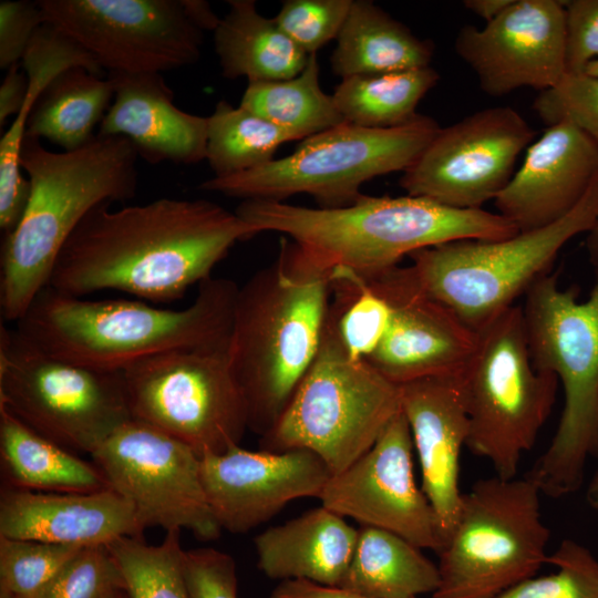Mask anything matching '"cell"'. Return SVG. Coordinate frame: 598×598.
<instances>
[{"label": "cell", "instance_id": "f6af8a7d", "mask_svg": "<svg viewBox=\"0 0 598 598\" xmlns=\"http://www.w3.org/2000/svg\"><path fill=\"white\" fill-rule=\"evenodd\" d=\"M269 598H371L340 587L323 586L307 580H283Z\"/></svg>", "mask_w": 598, "mask_h": 598}, {"label": "cell", "instance_id": "d6a6232c", "mask_svg": "<svg viewBox=\"0 0 598 598\" xmlns=\"http://www.w3.org/2000/svg\"><path fill=\"white\" fill-rule=\"evenodd\" d=\"M440 79L432 68L342 79L332 94L344 122L370 128L404 125Z\"/></svg>", "mask_w": 598, "mask_h": 598}, {"label": "cell", "instance_id": "30bf717a", "mask_svg": "<svg viewBox=\"0 0 598 598\" xmlns=\"http://www.w3.org/2000/svg\"><path fill=\"white\" fill-rule=\"evenodd\" d=\"M542 495L526 474L483 478L463 493L456 524L437 553L432 598H494L536 576L550 538Z\"/></svg>", "mask_w": 598, "mask_h": 598}, {"label": "cell", "instance_id": "7a4b0ae2", "mask_svg": "<svg viewBox=\"0 0 598 598\" xmlns=\"http://www.w3.org/2000/svg\"><path fill=\"white\" fill-rule=\"evenodd\" d=\"M235 213L257 235L281 234L280 249L302 272L328 277L342 268L367 278L424 248L466 239L498 240L519 231L498 213L457 209L410 195H362L339 208L246 199Z\"/></svg>", "mask_w": 598, "mask_h": 598}, {"label": "cell", "instance_id": "2e32d148", "mask_svg": "<svg viewBox=\"0 0 598 598\" xmlns=\"http://www.w3.org/2000/svg\"><path fill=\"white\" fill-rule=\"evenodd\" d=\"M535 131L513 107L476 111L439 130L403 172L400 186L410 196L457 209H481L495 200L513 176Z\"/></svg>", "mask_w": 598, "mask_h": 598}, {"label": "cell", "instance_id": "603a6c76", "mask_svg": "<svg viewBox=\"0 0 598 598\" xmlns=\"http://www.w3.org/2000/svg\"><path fill=\"white\" fill-rule=\"evenodd\" d=\"M131 503L112 488L96 492H35L2 486L0 536L94 546L143 533Z\"/></svg>", "mask_w": 598, "mask_h": 598}, {"label": "cell", "instance_id": "f5cc1de1", "mask_svg": "<svg viewBox=\"0 0 598 598\" xmlns=\"http://www.w3.org/2000/svg\"><path fill=\"white\" fill-rule=\"evenodd\" d=\"M123 598H128V597H127V595H126V596H125V597H123Z\"/></svg>", "mask_w": 598, "mask_h": 598}, {"label": "cell", "instance_id": "d4e9b609", "mask_svg": "<svg viewBox=\"0 0 598 598\" xmlns=\"http://www.w3.org/2000/svg\"><path fill=\"white\" fill-rule=\"evenodd\" d=\"M357 538V528L321 505L258 534L254 539L257 566L271 579L339 587Z\"/></svg>", "mask_w": 598, "mask_h": 598}, {"label": "cell", "instance_id": "60d3db41", "mask_svg": "<svg viewBox=\"0 0 598 598\" xmlns=\"http://www.w3.org/2000/svg\"><path fill=\"white\" fill-rule=\"evenodd\" d=\"M184 575L190 598H238L236 563L225 551L210 547L185 550Z\"/></svg>", "mask_w": 598, "mask_h": 598}, {"label": "cell", "instance_id": "8992f818", "mask_svg": "<svg viewBox=\"0 0 598 598\" xmlns=\"http://www.w3.org/2000/svg\"><path fill=\"white\" fill-rule=\"evenodd\" d=\"M527 346L536 369L553 373L564 391L550 444L526 473L553 498L580 489L587 462L598 458V276L585 300L548 274L525 295Z\"/></svg>", "mask_w": 598, "mask_h": 598}, {"label": "cell", "instance_id": "4fadbf2b", "mask_svg": "<svg viewBox=\"0 0 598 598\" xmlns=\"http://www.w3.org/2000/svg\"><path fill=\"white\" fill-rule=\"evenodd\" d=\"M122 374L132 416L182 441L200 457L239 446L249 430L228 347L159 353Z\"/></svg>", "mask_w": 598, "mask_h": 598}, {"label": "cell", "instance_id": "bcb514c9", "mask_svg": "<svg viewBox=\"0 0 598 598\" xmlns=\"http://www.w3.org/2000/svg\"><path fill=\"white\" fill-rule=\"evenodd\" d=\"M182 7L189 21L200 31H215L221 20L213 11L210 4L203 0H181Z\"/></svg>", "mask_w": 598, "mask_h": 598}, {"label": "cell", "instance_id": "4316f807", "mask_svg": "<svg viewBox=\"0 0 598 598\" xmlns=\"http://www.w3.org/2000/svg\"><path fill=\"white\" fill-rule=\"evenodd\" d=\"M434 47L368 0L352 1L331 55L342 79L431 66Z\"/></svg>", "mask_w": 598, "mask_h": 598}, {"label": "cell", "instance_id": "f1b7e54d", "mask_svg": "<svg viewBox=\"0 0 598 598\" xmlns=\"http://www.w3.org/2000/svg\"><path fill=\"white\" fill-rule=\"evenodd\" d=\"M2 486L58 493L110 488L94 464L37 433L0 405Z\"/></svg>", "mask_w": 598, "mask_h": 598}, {"label": "cell", "instance_id": "f35d334b", "mask_svg": "<svg viewBox=\"0 0 598 598\" xmlns=\"http://www.w3.org/2000/svg\"><path fill=\"white\" fill-rule=\"evenodd\" d=\"M533 109L547 126L569 122L598 143V76L566 73L556 86L538 93Z\"/></svg>", "mask_w": 598, "mask_h": 598}, {"label": "cell", "instance_id": "e0dca14e", "mask_svg": "<svg viewBox=\"0 0 598 598\" xmlns=\"http://www.w3.org/2000/svg\"><path fill=\"white\" fill-rule=\"evenodd\" d=\"M413 442L400 411L372 447L330 477L321 505L362 526L385 529L439 553L444 539L434 508L417 485Z\"/></svg>", "mask_w": 598, "mask_h": 598}, {"label": "cell", "instance_id": "5bb4252c", "mask_svg": "<svg viewBox=\"0 0 598 598\" xmlns=\"http://www.w3.org/2000/svg\"><path fill=\"white\" fill-rule=\"evenodd\" d=\"M91 457L109 487L131 503L143 529H187L202 540L220 536L202 481V457L187 444L132 417Z\"/></svg>", "mask_w": 598, "mask_h": 598}, {"label": "cell", "instance_id": "e575fe53", "mask_svg": "<svg viewBox=\"0 0 598 598\" xmlns=\"http://www.w3.org/2000/svg\"><path fill=\"white\" fill-rule=\"evenodd\" d=\"M181 530L166 532L158 545L121 537L109 548L124 576L128 598H190L184 575Z\"/></svg>", "mask_w": 598, "mask_h": 598}, {"label": "cell", "instance_id": "44dd1931", "mask_svg": "<svg viewBox=\"0 0 598 598\" xmlns=\"http://www.w3.org/2000/svg\"><path fill=\"white\" fill-rule=\"evenodd\" d=\"M598 174V143L569 122L547 126L495 198L497 213L519 231L569 213Z\"/></svg>", "mask_w": 598, "mask_h": 598}, {"label": "cell", "instance_id": "277c9868", "mask_svg": "<svg viewBox=\"0 0 598 598\" xmlns=\"http://www.w3.org/2000/svg\"><path fill=\"white\" fill-rule=\"evenodd\" d=\"M137 158L123 136L95 134L78 150L53 152L24 135L20 166L28 175L30 196L19 224L2 240L4 321L17 322L49 285L63 246L94 207L135 196Z\"/></svg>", "mask_w": 598, "mask_h": 598}, {"label": "cell", "instance_id": "d6986e66", "mask_svg": "<svg viewBox=\"0 0 598 598\" xmlns=\"http://www.w3.org/2000/svg\"><path fill=\"white\" fill-rule=\"evenodd\" d=\"M362 279L393 309L383 341L365 361L398 385L462 373L476 350L478 331L423 291L408 266Z\"/></svg>", "mask_w": 598, "mask_h": 598}, {"label": "cell", "instance_id": "9a60e30c", "mask_svg": "<svg viewBox=\"0 0 598 598\" xmlns=\"http://www.w3.org/2000/svg\"><path fill=\"white\" fill-rule=\"evenodd\" d=\"M44 23L87 51L105 73H162L200 58L203 31L181 0H39Z\"/></svg>", "mask_w": 598, "mask_h": 598}, {"label": "cell", "instance_id": "816d5d0a", "mask_svg": "<svg viewBox=\"0 0 598 598\" xmlns=\"http://www.w3.org/2000/svg\"><path fill=\"white\" fill-rule=\"evenodd\" d=\"M0 598H12V597H8V596H1V595H0Z\"/></svg>", "mask_w": 598, "mask_h": 598}, {"label": "cell", "instance_id": "74e56055", "mask_svg": "<svg viewBox=\"0 0 598 598\" xmlns=\"http://www.w3.org/2000/svg\"><path fill=\"white\" fill-rule=\"evenodd\" d=\"M124 576L107 545L82 547L40 598H123Z\"/></svg>", "mask_w": 598, "mask_h": 598}, {"label": "cell", "instance_id": "83f0119b", "mask_svg": "<svg viewBox=\"0 0 598 598\" xmlns=\"http://www.w3.org/2000/svg\"><path fill=\"white\" fill-rule=\"evenodd\" d=\"M229 11L214 31L215 51L227 79L248 82L286 80L299 74L309 55L278 25L261 16L254 0H229Z\"/></svg>", "mask_w": 598, "mask_h": 598}, {"label": "cell", "instance_id": "52a82bcc", "mask_svg": "<svg viewBox=\"0 0 598 598\" xmlns=\"http://www.w3.org/2000/svg\"><path fill=\"white\" fill-rule=\"evenodd\" d=\"M598 218V174L578 204L544 227L498 240L466 239L411 254L408 266L427 295L478 331L550 274L559 251Z\"/></svg>", "mask_w": 598, "mask_h": 598}, {"label": "cell", "instance_id": "4dcf8cb0", "mask_svg": "<svg viewBox=\"0 0 598 598\" xmlns=\"http://www.w3.org/2000/svg\"><path fill=\"white\" fill-rule=\"evenodd\" d=\"M114 96L107 76L85 68L68 69L55 76L37 100L27 122L25 136L45 138L64 151L87 144L95 135Z\"/></svg>", "mask_w": 598, "mask_h": 598}, {"label": "cell", "instance_id": "6da1fadb", "mask_svg": "<svg viewBox=\"0 0 598 598\" xmlns=\"http://www.w3.org/2000/svg\"><path fill=\"white\" fill-rule=\"evenodd\" d=\"M94 207L63 246L49 285L73 297L117 290L168 303L212 277L236 243L257 233L206 199L163 197Z\"/></svg>", "mask_w": 598, "mask_h": 598}, {"label": "cell", "instance_id": "484cf974", "mask_svg": "<svg viewBox=\"0 0 598 598\" xmlns=\"http://www.w3.org/2000/svg\"><path fill=\"white\" fill-rule=\"evenodd\" d=\"M21 68L29 80L25 102L0 141V217L18 220L28 204L30 183L22 175L20 152L29 115L43 90L63 71L82 66L105 76L95 59L70 37L49 23L35 32L22 60Z\"/></svg>", "mask_w": 598, "mask_h": 598}, {"label": "cell", "instance_id": "ee69618b", "mask_svg": "<svg viewBox=\"0 0 598 598\" xmlns=\"http://www.w3.org/2000/svg\"><path fill=\"white\" fill-rule=\"evenodd\" d=\"M29 80L21 68L16 64L7 70L0 86V125L13 115L20 113L27 97Z\"/></svg>", "mask_w": 598, "mask_h": 598}, {"label": "cell", "instance_id": "7c38bea8", "mask_svg": "<svg viewBox=\"0 0 598 598\" xmlns=\"http://www.w3.org/2000/svg\"><path fill=\"white\" fill-rule=\"evenodd\" d=\"M0 405L48 440L90 455L133 417L122 372L55 358L3 323Z\"/></svg>", "mask_w": 598, "mask_h": 598}, {"label": "cell", "instance_id": "8d00e7d4", "mask_svg": "<svg viewBox=\"0 0 598 598\" xmlns=\"http://www.w3.org/2000/svg\"><path fill=\"white\" fill-rule=\"evenodd\" d=\"M547 564L556 571L530 577L494 598H598V559L587 547L564 539Z\"/></svg>", "mask_w": 598, "mask_h": 598}, {"label": "cell", "instance_id": "7402d4cb", "mask_svg": "<svg viewBox=\"0 0 598 598\" xmlns=\"http://www.w3.org/2000/svg\"><path fill=\"white\" fill-rule=\"evenodd\" d=\"M399 386L401 411L420 464L421 487L435 511L445 544L461 508V455L468 437L460 374Z\"/></svg>", "mask_w": 598, "mask_h": 598}, {"label": "cell", "instance_id": "8fae6325", "mask_svg": "<svg viewBox=\"0 0 598 598\" xmlns=\"http://www.w3.org/2000/svg\"><path fill=\"white\" fill-rule=\"evenodd\" d=\"M468 419L466 447L495 475L516 477L555 403L557 378L532 362L523 309L514 305L478 330L476 350L460 373Z\"/></svg>", "mask_w": 598, "mask_h": 598}, {"label": "cell", "instance_id": "f907efd6", "mask_svg": "<svg viewBox=\"0 0 598 598\" xmlns=\"http://www.w3.org/2000/svg\"><path fill=\"white\" fill-rule=\"evenodd\" d=\"M584 73L592 76H598V59L589 63L584 70Z\"/></svg>", "mask_w": 598, "mask_h": 598}, {"label": "cell", "instance_id": "ab89813d", "mask_svg": "<svg viewBox=\"0 0 598 598\" xmlns=\"http://www.w3.org/2000/svg\"><path fill=\"white\" fill-rule=\"evenodd\" d=\"M353 0H286L275 17L280 29L308 55L337 39Z\"/></svg>", "mask_w": 598, "mask_h": 598}, {"label": "cell", "instance_id": "cb8c5ba5", "mask_svg": "<svg viewBox=\"0 0 598 598\" xmlns=\"http://www.w3.org/2000/svg\"><path fill=\"white\" fill-rule=\"evenodd\" d=\"M114 96L100 135L127 138L151 164L206 159L208 118L178 109L162 73H107Z\"/></svg>", "mask_w": 598, "mask_h": 598}, {"label": "cell", "instance_id": "ffe728a7", "mask_svg": "<svg viewBox=\"0 0 598 598\" xmlns=\"http://www.w3.org/2000/svg\"><path fill=\"white\" fill-rule=\"evenodd\" d=\"M207 501L221 529L247 533L278 514L289 502L319 497L332 476L315 453L249 451L236 446L202 456Z\"/></svg>", "mask_w": 598, "mask_h": 598}, {"label": "cell", "instance_id": "ac0fdd59", "mask_svg": "<svg viewBox=\"0 0 598 598\" xmlns=\"http://www.w3.org/2000/svg\"><path fill=\"white\" fill-rule=\"evenodd\" d=\"M454 47L487 95L549 90L567 73L565 1L513 0L485 27L461 28Z\"/></svg>", "mask_w": 598, "mask_h": 598}, {"label": "cell", "instance_id": "f546056e", "mask_svg": "<svg viewBox=\"0 0 598 598\" xmlns=\"http://www.w3.org/2000/svg\"><path fill=\"white\" fill-rule=\"evenodd\" d=\"M440 584L422 548L392 532L362 526L340 588L371 598H419Z\"/></svg>", "mask_w": 598, "mask_h": 598}, {"label": "cell", "instance_id": "5b68a950", "mask_svg": "<svg viewBox=\"0 0 598 598\" xmlns=\"http://www.w3.org/2000/svg\"><path fill=\"white\" fill-rule=\"evenodd\" d=\"M330 302L328 276L300 272L279 255L238 289L228 344L249 430L278 422L311 367Z\"/></svg>", "mask_w": 598, "mask_h": 598}, {"label": "cell", "instance_id": "c3c4849f", "mask_svg": "<svg viewBox=\"0 0 598 598\" xmlns=\"http://www.w3.org/2000/svg\"><path fill=\"white\" fill-rule=\"evenodd\" d=\"M586 235V248L588 257L596 271V276H598V218Z\"/></svg>", "mask_w": 598, "mask_h": 598}, {"label": "cell", "instance_id": "836d02e7", "mask_svg": "<svg viewBox=\"0 0 598 598\" xmlns=\"http://www.w3.org/2000/svg\"><path fill=\"white\" fill-rule=\"evenodd\" d=\"M208 118L206 161L214 177H227L260 167L277 148L295 141L282 128L243 107L219 101Z\"/></svg>", "mask_w": 598, "mask_h": 598}, {"label": "cell", "instance_id": "681fc988", "mask_svg": "<svg viewBox=\"0 0 598 598\" xmlns=\"http://www.w3.org/2000/svg\"><path fill=\"white\" fill-rule=\"evenodd\" d=\"M586 501L590 507L598 509V470L588 483Z\"/></svg>", "mask_w": 598, "mask_h": 598}, {"label": "cell", "instance_id": "3957f363", "mask_svg": "<svg viewBox=\"0 0 598 598\" xmlns=\"http://www.w3.org/2000/svg\"><path fill=\"white\" fill-rule=\"evenodd\" d=\"M239 286L209 277L179 310L143 300H90L43 288L17 329L44 352L101 372H123L143 359L181 349L229 344Z\"/></svg>", "mask_w": 598, "mask_h": 598}, {"label": "cell", "instance_id": "7bdbcfd3", "mask_svg": "<svg viewBox=\"0 0 598 598\" xmlns=\"http://www.w3.org/2000/svg\"><path fill=\"white\" fill-rule=\"evenodd\" d=\"M44 23L37 1L2 0L0 2V68L10 69L21 62L38 29Z\"/></svg>", "mask_w": 598, "mask_h": 598}, {"label": "cell", "instance_id": "1f68e13d", "mask_svg": "<svg viewBox=\"0 0 598 598\" xmlns=\"http://www.w3.org/2000/svg\"><path fill=\"white\" fill-rule=\"evenodd\" d=\"M239 105L282 128L293 140H305L344 122L332 94L320 86L317 54L309 55L296 76L248 83Z\"/></svg>", "mask_w": 598, "mask_h": 598}, {"label": "cell", "instance_id": "d590c367", "mask_svg": "<svg viewBox=\"0 0 598 598\" xmlns=\"http://www.w3.org/2000/svg\"><path fill=\"white\" fill-rule=\"evenodd\" d=\"M81 548L0 536V595L40 598Z\"/></svg>", "mask_w": 598, "mask_h": 598}, {"label": "cell", "instance_id": "7dc6e473", "mask_svg": "<svg viewBox=\"0 0 598 598\" xmlns=\"http://www.w3.org/2000/svg\"><path fill=\"white\" fill-rule=\"evenodd\" d=\"M513 0H465L463 6L486 22L499 16Z\"/></svg>", "mask_w": 598, "mask_h": 598}, {"label": "cell", "instance_id": "b9f144b4", "mask_svg": "<svg viewBox=\"0 0 598 598\" xmlns=\"http://www.w3.org/2000/svg\"><path fill=\"white\" fill-rule=\"evenodd\" d=\"M566 70L582 73L598 59V0L565 1Z\"/></svg>", "mask_w": 598, "mask_h": 598}, {"label": "cell", "instance_id": "9c48e42d", "mask_svg": "<svg viewBox=\"0 0 598 598\" xmlns=\"http://www.w3.org/2000/svg\"><path fill=\"white\" fill-rule=\"evenodd\" d=\"M440 126L419 114L389 128H370L343 122L309 136L297 150L278 159L227 177H212L199 187L230 197L283 202L312 196L320 208L351 205L368 181L404 172L424 151Z\"/></svg>", "mask_w": 598, "mask_h": 598}, {"label": "cell", "instance_id": "ba28073f", "mask_svg": "<svg viewBox=\"0 0 598 598\" xmlns=\"http://www.w3.org/2000/svg\"><path fill=\"white\" fill-rule=\"evenodd\" d=\"M400 411V386L348 354L328 308L318 353L260 450H308L334 475L368 452Z\"/></svg>", "mask_w": 598, "mask_h": 598}]
</instances>
